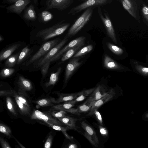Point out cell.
Listing matches in <instances>:
<instances>
[{
	"label": "cell",
	"instance_id": "obj_21",
	"mask_svg": "<svg viewBox=\"0 0 148 148\" xmlns=\"http://www.w3.org/2000/svg\"><path fill=\"white\" fill-rule=\"evenodd\" d=\"M78 93L62 94L60 95L59 97L56 100L53 98V101L54 103H58L73 100L76 99Z\"/></svg>",
	"mask_w": 148,
	"mask_h": 148
},
{
	"label": "cell",
	"instance_id": "obj_51",
	"mask_svg": "<svg viewBox=\"0 0 148 148\" xmlns=\"http://www.w3.org/2000/svg\"><path fill=\"white\" fill-rule=\"evenodd\" d=\"M4 40V39L2 36H1V35H0V42H2Z\"/></svg>",
	"mask_w": 148,
	"mask_h": 148
},
{
	"label": "cell",
	"instance_id": "obj_32",
	"mask_svg": "<svg viewBox=\"0 0 148 148\" xmlns=\"http://www.w3.org/2000/svg\"><path fill=\"white\" fill-rule=\"evenodd\" d=\"M38 106L41 107H47L53 105V98L42 99L33 101Z\"/></svg>",
	"mask_w": 148,
	"mask_h": 148
},
{
	"label": "cell",
	"instance_id": "obj_20",
	"mask_svg": "<svg viewBox=\"0 0 148 148\" xmlns=\"http://www.w3.org/2000/svg\"><path fill=\"white\" fill-rule=\"evenodd\" d=\"M23 17L27 21H34L36 18V15L34 5H31L25 11Z\"/></svg>",
	"mask_w": 148,
	"mask_h": 148
},
{
	"label": "cell",
	"instance_id": "obj_6",
	"mask_svg": "<svg viewBox=\"0 0 148 148\" xmlns=\"http://www.w3.org/2000/svg\"><path fill=\"white\" fill-rule=\"evenodd\" d=\"M68 40V38L64 37L58 44L52 48L46 55L39 60L37 63V66H42L50 60L62 48Z\"/></svg>",
	"mask_w": 148,
	"mask_h": 148
},
{
	"label": "cell",
	"instance_id": "obj_7",
	"mask_svg": "<svg viewBox=\"0 0 148 148\" xmlns=\"http://www.w3.org/2000/svg\"><path fill=\"white\" fill-rule=\"evenodd\" d=\"M86 37L84 36H79L70 42L67 45L62 48L57 54L51 60V62L57 60L62 57L68 50L75 47L85 44Z\"/></svg>",
	"mask_w": 148,
	"mask_h": 148
},
{
	"label": "cell",
	"instance_id": "obj_48",
	"mask_svg": "<svg viewBox=\"0 0 148 148\" xmlns=\"http://www.w3.org/2000/svg\"><path fill=\"white\" fill-rule=\"evenodd\" d=\"M142 117L145 119L148 120V110L145 112L143 114Z\"/></svg>",
	"mask_w": 148,
	"mask_h": 148
},
{
	"label": "cell",
	"instance_id": "obj_11",
	"mask_svg": "<svg viewBox=\"0 0 148 148\" xmlns=\"http://www.w3.org/2000/svg\"><path fill=\"white\" fill-rule=\"evenodd\" d=\"M130 61L132 69L133 72L144 77L148 78V64L135 60H132Z\"/></svg>",
	"mask_w": 148,
	"mask_h": 148
},
{
	"label": "cell",
	"instance_id": "obj_13",
	"mask_svg": "<svg viewBox=\"0 0 148 148\" xmlns=\"http://www.w3.org/2000/svg\"><path fill=\"white\" fill-rule=\"evenodd\" d=\"M75 103L73 100L66 101L62 103L53 106L52 107L51 110H62L78 115L79 113L77 112V109L72 108L74 106Z\"/></svg>",
	"mask_w": 148,
	"mask_h": 148
},
{
	"label": "cell",
	"instance_id": "obj_33",
	"mask_svg": "<svg viewBox=\"0 0 148 148\" xmlns=\"http://www.w3.org/2000/svg\"><path fill=\"white\" fill-rule=\"evenodd\" d=\"M95 101L90 102H85L82 105L79 106L76 109L77 112L80 113L85 112L90 110L92 105Z\"/></svg>",
	"mask_w": 148,
	"mask_h": 148
},
{
	"label": "cell",
	"instance_id": "obj_45",
	"mask_svg": "<svg viewBox=\"0 0 148 148\" xmlns=\"http://www.w3.org/2000/svg\"><path fill=\"white\" fill-rule=\"evenodd\" d=\"M96 117L100 124L103 125V121L101 115L99 112L97 110L94 113Z\"/></svg>",
	"mask_w": 148,
	"mask_h": 148
},
{
	"label": "cell",
	"instance_id": "obj_29",
	"mask_svg": "<svg viewBox=\"0 0 148 148\" xmlns=\"http://www.w3.org/2000/svg\"><path fill=\"white\" fill-rule=\"evenodd\" d=\"M19 53L20 52L18 53L12 55L8 58L5 62V65L9 68L14 66L17 64Z\"/></svg>",
	"mask_w": 148,
	"mask_h": 148
},
{
	"label": "cell",
	"instance_id": "obj_18",
	"mask_svg": "<svg viewBox=\"0 0 148 148\" xmlns=\"http://www.w3.org/2000/svg\"><path fill=\"white\" fill-rule=\"evenodd\" d=\"M21 45V44L19 43H14L1 50L0 53V61L1 62L8 58Z\"/></svg>",
	"mask_w": 148,
	"mask_h": 148
},
{
	"label": "cell",
	"instance_id": "obj_50",
	"mask_svg": "<svg viewBox=\"0 0 148 148\" xmlns=\"http://www.w3.org/2000/svg\"><path fill=\"white\" fill-rule=\"evenodd\" d=\"M16 142L21 147V148H25L20 143H19L18 141L17 140H16Z\"/></svg>",
	"mask_w": 148,
	"mask_h": 148
},
{
	"label": "cell",
	"instance_id": "obj_12",
	"mask_svg": "<svg viewBox=\"0 0 148 148\" xmlns=\"http://www.w3.org/2000/svg\"><path fill=\"white\" fill-rule=\"evenodd\" d=\"M30 2V0H18L15 3L6 7L7 13H13L20 15Z\"/></svg>",
	"mask_w": 148,
	"mask_h": 148
},
{
	"label": "cell",
	"instance_id": "obj_42",
	"mask_svg": "<svg viewBox=\"0 0 148 148\" xmlns=\"http://www.w3.org/2000/svg\"><path fill=\"white\" fill-rule=\"evenodd\" d=\"M0 142L2 148H11L8 143L1 137Z\"/></svg>",
	"mask_w": 148,
	"mask_h": 148
},
{
	"label": "cell",
	"instance_id": "obj_28",
	"mask_svg": "<svg viewBox=\"0 0 148 148\" xmlns=\"http://www.w3.org/2000/svg\"><path fill=\"white\" fill-rule=\"evenodd\" d=\"M62 68H58L56 72L51 74L49 82L45 84V86L47 87L51 85H54L58 81L59 74L61 71Z\"/></svg>",
	"mask_w": 148,
	"mask_h": 148
},
{
	"label": "cell",
	"instance_id": "obj_25",
	"mask_svg": "<svg viewBox=\"0 0 148 148\" xmlns=\"http://www.w3.org/2000/svg\"><path fill=\"white\" fill-rule=\"evenodd\" d=\"M18 82L21 88L24 90L30 91L32 88L31 82L22 76L19 77Z\"/></svg>",
	"mask_w": 148,
	"mask_h": 148
},
{
	"label": "cell",
	"instance_id": "obj_3",
	"mask_svg": "<svg viewBox=\"0 0 148 148\" xmlns=\"http://www.w3.org/2000/svg\"><path fill=\"white\" fill-rule=\"evenodd\" d=\"M112 0H88L71 8L68 13L75 15L82 11L92 8L101 7L111 4Z\"/></svg>",
	"mask_w": 148,
	"mask_h": 148
},
{
	"label": "cell",
	"instance_id": "obj_49",
	"mask_svg": "<svg viewBox=\"0 0 148 148\" xmlns=\"http://www.w3.org/2000/svg\"><path fill=\"white\" fill-rule=\"evenodd\" d=\"M69 148H77V146L75 144H71L69 146Z\"/></svg>",
	"mask_w": 148,
	"mask_h": 148
},
{
	"label": "cell",
	"instance_id": "obj_27",
	"mask_svg": "<svg viewBox=\"0 0 148 148\" xmlns=\"http://www.w3.org/2000/svg\"><path fill=\"white\" fill-rule=\"evenodd\" d=\"M95 88L85 90L78 93L77 97L73 101L75 103L82 101L86 98V97L91 94Z\"/></svg>",
	"mask_w": 148,
	"mask_h": 148
},
{
	"label": "cell",
	"instance_id": "obj_43",
	"mask_svg": "<svg viewBox=\"0 0 148 148\" xmlns=\"http://www.w3.org/2000/svg\"><path fill=\"white\" fill-rule=\"evenodd\" d=\"M142 11L145 18L148 22V7L144 5L142 8Z\"/></svg>",
	"mask_w": 148,
	"mask_h": 148
},
{
	"label": "cell",
	"instance_id": "obj_52",
	"mask_svg": "<svg viewBox=\"0 0 148 148\" xmlns=\"http://www.w3.org/2000/svg\"><path fill=\"white\" fill-rule=\"evenodd\" d=\"M17 148H18V147H17Z\"/></svg>",
	"mask_w": 148,
	"mask_h": 148
},
{
	"label": "cell",
	"instance_id": "obj_14",
	"mask_svg": "<svg viewBox=\"0 0 148 148\" xmlns=\"http://www.w3.org/2000/svg\"><path fill=\"white\" fill-rule=\"evenodd\" d=\"M82 126L85 131V136L93 145L97 146L99 143L96 133L89 125L83 121L81 123Z\"/></svg>",
	"mask_w": 148,
	"mask_h": 148
},
{
	"label": "cell",
	"instance_id": "obj_5",
	"mask_svg": "<svg viewBox=\"0 0 148 148\" xmlns=\"http://www.w3.org/2000/svg\"><path fill=\"white\" fill-rule=\"evenodd\" d=\"M97 10L99 15L106 30L107 35L115 44H117V41L115 31L108 12L104 9L103 14L101 7H97Z\"/></svg>",
	"mask_w": 148,
	"mask_h": 148
},
{
	"label": "cell",
	"instance_id": "obj_44",
	"mask_svg": "<svg viewBox=\"0 0 148 148\" xmlns=\"http://www.w3.org/2000/svg\"><path fill=\"white\" fill-rule=\"evenodd\" d=\"M15 93H14V91H12L10 90H1L0 91V96L5 95H12L13 94L14 95Z\"/></svg>",
	"mask_w": 148,
	"mask_h": 148
},
{
	"label": "cell",
	"instance_id": "obj_22",
	"mask_svg": "<svg viewBox=\"0 0 148 148\" xmlns=\"http://www.w3.org/2000/svg\"><path fill=\"white\" fill-rule=\"evenodd\" d=\"M84 45H82L71 48L66 51L62 55L61 61L64 62L67 60L74 56Z\"/></svg>",
	"mask_w": 148,
	"mask_h": 148
},
{
	"label": "cell",
	"instance_id": "obj_41",
	"mask_svg": "<svg viewBox=\"0 0 148 148\" xmlns=\"http://www.w3.org/2000/svg\"><path fill=\"white\" fill-rule=\"evenodd\" d=\"M13 96L14 97L15 96L17 97V99L22 103L28 107H30L29 106L27 103L26 100L24 97L16 93L14 94Z\"/></svg>",
	"mask_w": 148,
	"mask_h": 148
},
{
	"label": "cell",
	"instance_id": "obj_24",
	"mask_svg": "<svg viewBox=\"0 0 148 148\" xmlns=\"http://www.w3.org/2000/svg\"><path fill=\"white\" fill-rule=\"evenodd\" d=\"M32 51L28 45L24 47L20 52L16 64H19L23 62L31 54Z\"/></svg>",
	"mask_w": 148,
	"mask_h": 148
},
{
	"label": "cell",
	"instance_id": "obj_10",
	"mask_svg": "<svg viewBox=\"0 0 148 148\" xmlns=\"http://www.w3.org/2000/svg\"><path fill=\"white\" fill-rule=\"evenodd\" d=\"M103 64L107 69L121 72H132V69L118 63L107 54L104 56Z\"/></svg>",
	"mask_w": 148,
	"mask_h": 148
},
{
	"label": "cell",
	"instance_id": "obj_15",
	"mask_svg": "<svg viewBox=\"0 0 148 148\" xmlns=\"http://www.w3.org/2000/svg\"><path fill=\"white\" fill-rule=\"evenodd\" d=\"M79 58H73L66 65L65 75V82L69 79L75 70L82 64V61H79Z\"/></svg>",
	"mask_w": 148,
	"mask_h": 148
},
{
	"label": "cell",
	"instance_id": "obj_23",
	"mask_svg": "<svg viewBox=\"0 0 148 148\" xmlns=\"http://www.w3.org/2000/svg\"><path fill=\"white\" fill-rule=\"evenodd\" d=\"M38 20L39 22L46 23L51 20L53 18V14L46 10L42 11L38 14Z\"/></svg>",
	"mask_w": 148,
	"mask_h": 148
},
{
	"label": "cell",
	"instance_id": "obj_46",
	"mask_svg": "<svg viewBox=\"0 0 148 148\" xmlns=\"http://www.w3.org/2000/svg\"><path fill=\"white\" fill-rule=\"evenodd\" d=\"M100 132L101 134L103 136H106L108 134V132L105 128L101 126L99 127Z\"/></svg>",
	"mask_w": 148,
	"mask_h": 148
},
{
	"label": "cell",
	"instance_id": "obj_8",
	"mask_svg": "<svg viewBox=\"0 0 148 148\" xmlns=\"http://www.w3.org/2000/svg\"><path fill=\"white\" fill-rule=\"evenodd\" d=\"M50 112H42L37 110H34L31 118L32 119L38 120L54 125H61L62 123L56 118L52 117Z\"/></svg>",
	"mask_w": 148,
	"mask_h": 148
},
{
	"label": "cell",
	"instance_id": "obj_26",
	"mask_svg": "<svg viewBox=\"0 0 148 148\" xmlns=\"http://www.w3.org/2000/svg\"><path fill=\"white\" fill-rule=\"evenodd\" d=\"M61 122L73 128L75 127L77 119L70 116H65L58 118Z\"/></svg>",
	"mask_w": 148,
	"mask_h": 148
},
{
	"label": "cell",
	"instance_id": "obj_19",
	"mask_svg": "<svg viewBox=\"0 0 148 148\" xmlns=\"http://www.w3.org/2000/svg\"><path fill=\"white\" fill-rule=\"evenodd\" d=\"M134 1L130 0L121 1L124 8L127 11L129 14L135 18L137 19L136 10V6Z\"/></svg>",
	"mask_w": 148,
	"mask_h": 148
},
{
	"label": "cell",
	"instance_id": "obj_34",
	"mask_svg": "<svg viewBox=\"0 0 148 148\" xmlns=\"http://www.w3.org/2000/svg\"><path fill=\"white\" fill-rule=\"evenodd\" d=\"M46 123L49 127H52L53 129L56 130L62 131L66 138L70 139V137L66 133V131L68 130L73 128L69 126L63 127L61 125H54L49 123Z\"/></svg>",
	"mask_w": 148,
	"mask_h": 148
},
{
	"label": "cell",
	"instance_id": "obj_1",
	"mask_svg": "<svg viewBox=\"0 0 148 148\" xmlns=\"http://www.w3.org/2000/svg\"><path fill=\"white\" fill-rule=\"evenodd\" d=\"M65 20H62L50 27L40 30L36 36L46 40L61 34L70 25V23H65Z\"/></svg>",
	"mask_w": 148,
	"mask_h": 148
},
{
	"label": "cell",
	"instance_id": "obj_4",
	"mask_svg": "<svg viewBox=\"0 0 148 148\" xmlns=\"http://www.w3.org/2000/svg\"><path fill=\"white\" fill-rule=\"evenodd\" d=\"M62 40L59 38H57L43 44L39 50L26 62V65H28L45 56Z\"/></svg>",
	"mask_w": 148,
	"mask_h": 148
},
{
	"label": "cell",
	"instance_id": "obj_30",
	"mask_svg": "<svg viewBox=\"0 0 148 148\" xmlns=\"http://www.w3.org/2000/svg\"><path fill=\"white\" fill-rule=\"evenodd\" d=\"M93 46L90 45L80 49L73 56V58H79L90 52L93 49Z\"/></svg>",
	"mask_w": 148,
	"mask_h": 148
},
{
	"label": "cell",
	"instance_id": "obj_2",
	"mask_svg": "<svg viewBox=\"0 0 148 148\" xmlns=\"http://www.w3.org/2000/svg\"><path fill=\"white\" fill-rule=\"evenodd\" d=\"M93 8H90L86 10L70 28L64 37L69 38L76 35L90 19Z\"/></svg>",
	"mask_w": 148,
	"mask_h": 148
},
{
	"label": "cell",
	"instance_id": "obj_17",
	"mask_svg": "<svg viewBox=\"0 0 148 148\" xmlns=\"http://www.w3.org/2000/svg\"><path fill=\"white\" fill-rule=\"evenodd\" d=\"M115 95L114 91H112L111 93H108L100 99L95 101L90 110L88 115H91L94 114L95 112L101 105L111 99Z\"/></svg>",
	"mask_w": 148,
	"mask_h": 148
},
{
	"label": "cell",
	"instance_id": "obj_38",
	"mask_svg": "<svg viewBox=\"0 0 148 148\" xmlns=\"http://www.w3.org/2000/svg\"><path fill=\"white\" fill-rule=\"evenodd\" d=\"M66 112L64 111L60 110H55L50 112L51 115L57 119L65 116L66 114Z\"/></svg>",
	"mask_w": 148,
	"mask_h": 148
},
{
	"label": "cell",
	"instance_id": "obj_31",
	"mask_svg": "<svg viewBox=\"0 0 148 148\" xmlns=\"http://www.w3.org/2000/svg\"><path fill=\"white\" fill-rule=\"evenodd\" d=\"M14 97L21 114L26 115H29L30 107L21 102L16 97Z\"/></svg>",
	"mask_w": 148,
	"mask_h": 148
},
{
	"label": "cell",
	"instance_id": "obj_9",
	"mask_svg": "<svg viewBox=\"0 0 148 148\" xmlns=\"http://www.w3.org/2000/svg\"><path fill=\"white\" fill-rule=\"evenodd\" d=\"M74 1L73 0H47L46 2V10L54 8L62 11L69 7Z\"/></svg>",
	"mask_w": 148,
	"mask_h": 148
},
{
	"label": "cell",
	"instance_id": "obj_47",
	"mask_svg": "<svg viewBox=\"0 0 148 148\" xmlns=\"http://www.w3.org/2000/svg\"><path fill=\"white\" fill-rule=\"evenodd\" d=\"M18 0H4L3 2V3H7L8 4H13L16 1Z\"/></svg>",
	"mask_w": 148,
	"mask_h": 148
},
{
	"label": "cell",
	"instance_id": "obj_36",
	"mask_svg": "<svg viewBox=\"0 0 148 148\" xmlns=\"http://www.w3.org/2000/svg\"><path fill=\"white\" fill-rule=\"evenodd\" d=\"M6 104L8 110L13 115L16 116L17 113L15 110L12 101L9 97H7L6 98Z\"/></svg>",
	"mask_w": 148,
	"mask_h": 148
},
{
	"label": "cell",
	"instance_id": "obj_40",
	"mask_svg": "<svg viewBox=\"0 0 148 148\" xmlns=\"http://www.w3.org/2000/svg\"><path fill=\"white\" fill-rule=\"evenodd\" d=\"M53 136L50 134L47 138L45 144L44 148H50L52 143Z\"/></svg>",
	"mask_w": 148,
	"mask_h": 148
},
{
	"label": "cell",
	"instance_id": "obj_16",
	"mask_svg": "<svg viewBox=\"0 0 148 148\" xmlns=\"http://www.w3.org/2000/svg\"><path fill=\"white\" fill-rule=\"evenodd\" d=\"M108 93L107 89L105 87L99 85L95 88L85 102H90L96 101L104 96Z\"/></svg>",
	"mask_w": 148,
	"mask_h": 148
},
{
	"label": "cell",
	"instance_id": "obj_39",
	"mask_svg": "<svg viewBox=\"0 0 148 148\" xmlns=\"http://www.w3.org/2000/svg\"><path fill=\"white\" fill-rule=\"evenodd\" d=\"M0 132L8 136H10L11 134V131L8 126L2 123L0 124Z\"/></svg>",
	"mask_w": 148,
	"mask_h": 148
},
{
	"label": "cell",
	"instance_id": "obj_35",
	"mask_svg": "<svg viewBox=\"0 0 148 148\" xmlns=\"http://www.w3.org/2000/svg\"><path fill=\"white\" fill-rule=\"evenodd\" d=\"M106 45L108 49L114 54L120 55L123 53V50L122 48L110 42H108Z\"/></svg>",
	"mask_w": 148,
	"mask_h": 148
},
{
	"label": "cell",
	"instance_id": "obj_37",
	"mask_svg": "<svg viewBox=\"0 0 148 148\" xmlns=\"http://www.w3.org/2000/svg\"><path fill=\"white\" fill-rule=\"evenodd\" d=\"M15 71V69L11 68H5L3 69L0 73L1 76L5 78L9 77L12 75Z\"/></svg>",
	"mask_w": 148,
	"mask_h": 148
}]
</instances>
